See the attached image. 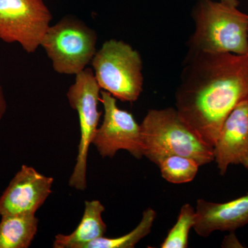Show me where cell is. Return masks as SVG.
I'll use <instances>...</instances> for the list:
<instances>
[{"instance_id": "obj_1", "label": "cell", "mask_w": 248, "mask_h": 248, "mask_svg": "<svg viewBox=\"0 0 248 248\" xmlns=\"http://www.w3.org/2000/svg\"><path fill=\"white\" fill-rule=\"evenodd\" d=\"M248 99V54L188 50L175 93V108L213 147L227 117Z\"/></svg>"}, {"instance_id": "obj_2", "label": "cell", "mask_w": 248, "mask_h": 248, "mask_svg": "<svg viewBox=\"0 0 248 248\" xmlns=\"http://www.w3.org/2000/svg\"><path fill=\"white\" fill-rule=\"evenodd\" d=\"M140 126L143 156L153 164L170 155L192 158L200 166L215 159L213 147L198 136L174 108L150 110Z\"/></svg>"}, {"instance_id": "obj_3", "label": "cell", "mask_w": 248, "mask_h": 248, "mask_svg": "<svg viewBox=\"0 0 248 248\" xmlns=\"http://www.w3.org/2000/svg\"><path fill=\"white\" fill-rule=\"evenodd\" d=\"M192 16L195 31L188 50L248 55V15L220 1L198 0Z\"/></svg>"}, {"instance_id": "obj_4", "label": "cell", "mask_w": 248, "mask_h": 248, "mask_svg": "<svg viewBox=\"0 0 248 248\" xmlns=\"http://www.w3.org/2000/svg\"><path fill=\"white\" fill-rule=\"evenodd\" d=\"M91 63L101 89L122 102L138 100L143 86V63L138 50L123 41L108 40Z\"/></svg>"}, {"instance_id": "obj_5", "label": "cell", "mask_w": 248, "mask_h": 248, "mask_svg": "<svg viewBox=\"0 0 248 248\" xmlns=\"http://www.w3.org/2000/svg\"><path fill=\"white\" fill-rule=\"evenodd\" d=\"M95 31L73 16L50 26L42 39L43 47L59 74L78 75L86 69L97 52Z\"/></svg>"}, {"instance_id": "obj_6", "label": "cell", "mask_w": 248, "mask_h": 248, "mask_svg": "<svg viewBox=\"0 0 248 248\" xmlns=\"http://www.w3.org/2000/svg\"><path fill=\"white\" fill-rule=\"evenodd\" d=\"M101 89L91 68H86L76 75V81L67 92L72 108L78 112L80 140L76 164L69 179V186L84 191L87 187L86 171L89 148L93 143L102 112L98 110Z\"/></svg>"}, {"instance_id": "obj_7", "label": "cell", "mask_w": 248, "mask_h": 248, "mask_svg": "<svg viewBox=\"0 0 248 248\" xmlns=\"http://www.w3.org/2000/svg\"><path fill=\"white\" fill-rule=\"evenodd\" d=\"M52 18L44 0H0V40L35 53Z\"/></svg>"}, {"instance_id": "obj_8", "label": "cell", "mask_w": 248, "mask_h": 248, "mask_svg": "<svg viewBox=\"0 0 248 248\" xmlns=\"http://www.w3.org/2000/svg\"><path fill=\"white\" fill-rule=\"evenodd\" d=\"M104 120L98 127L93 144L102 158H113L120 150L128 151L136 159L143 157L141 126L133 115L117 107L110 93L101 91Z\"/></svg>"}, {"instance_id": "obj_9", "label": "cell", "mask_w": 248, "mask_h": 248, "mask_svg": "<svg viewBox=\"0 0 248 248\" xmlns=\"http://www.w3.org/2000/svg\"><path fill=\"white\" fill-rule=\"evenodd\" d=\"M53 181L23 165L0 197V217L35 215L51 194Z\"/></svg>"}, {"instance_id": "obj_10", "label": "cell", "mask_w": 248, "mask_h": 248, "mask_svg": "<svg viewBox=\"0 0 248 248\" xmlns=\"http://www.w3.org/2000/svg\"><path fill=\"white\" fill-rule=\"evenodd\" d=\"M214 158L222 176L231 165L248 170V99L238 104L222 125L214 146Z\"/></svg>"}, {"instance_id": "obj_11", "label": "cell", "mask_w": 248, "mask_h": 248, "mask_svg": "<svg viewBox=\"0 0 248 248\" xmlns=\"http://www.w3.org/2000/svg\"><path fill=\"white\" fill-rule=\"evenodd\" d=\"M193 229L202 237L215 231L234 232L248 224V193L226 203L197 202Z\"/></svg>"}, {"instance_id": "obj_12", "label": "cell", "mask_w": 248, "mask_h": 248, "mask_svg": "<svg viewBox=\"0 0 248 248\" xmlns=\"http://www.w3.org/2000/svg\"><path fill=\"white\" fill-rule=\"evenodd\" d=\"M105 211L99 201H86L84 215L76 230L69 234H58L54 240V248H84L94 240L104 236L107 227L103 221Z\"/></svg>"}, {"instance_id": "obj_13", "label": "cell", "mask_w": 248, "mask_h": 248, "mask_svg": "<svg viewBox=\"0 0 248 248\" xmlns=\"http://www.w3.org/2000/svg\"><path fill=\"white\" fill-rule=\"evenodd\" d=\"M0 248L30 247L38 230L35 215H9L1 217Z\"/></svg>"}, {"instance_id": "obj_14", "label": "cell", "mask_w": 248, "mask_h": 248, "mask_svg": "<svg viewBox=\"0 0 248 248\" xmlns=\"http://www.w3.org/2000/svg\"><path fill=\"white\" fill-rule=\"evenodd\" d=\"M156 212L148 208L142 214L141 221L138 226L128 234L117 238L102 236L85 246L84 248H133L137 244L151 232Z\"/></svg>"}, {"instance_id": "obj_15", "label": "cell", "mask_w": 248, "mask_h": 248, "mask_svg": "<svg viewBox=\"0 0 248 248\" xmlns=\"http://www.w3.org/2000/svg\"><path fill=\"white\" fill-rule=\"evenodd\" d=\"M157 166L165 180L174 184L192 182L200 167L195 159L180 155L166 156Z\"/></svg>"}, {"instance_id": "obj_16", "label": "cell", "mask_w": 248, "mask_h": 248, "mask_svg": "<svg viewBox=\"0 0 248 248\" xmlns=\"http://www.w3.org/2000/svg\"><path fill=\"white\" fill-rule=\"evenodd\" d=\"M196 222V211L189 203L184 204L181 208L177 221L171 228L166 239L161 245V248H188V237L190 230Z\"/></svg>"}, {"instance_id": "obj_17", "label": "cell", "mask_w": 248, "mask_h": 248, "mask_svg": "<svg viewBox=\"0 0 248 248\" xmlns=\"http://www.w3.org/2000/svg\"><path fill=\"white\" fill-rule=\"evenodd\" d=\"M231 234L225 237L223 242V247L226 248H243V245L240 243L239 239L235 236L234 232H230Z\"/></svg>"}, {"instance_id": "obj_18", "label": "cell", "mask_w": 248, "mask_h": 248, "mask_svg": "<svg viewBox=\"0 0 248 248\" xmlns=\"http://www.w3.org/2000/svg\"><path fill=\"white\" fill-rule=\"evenodd\" d=\"M0 81H1V74H0ZM7 110V103L5 98L4 91L0 85V122L2 120Z\"/></svg>"}, {"instance_id": "obj_19", "label": "cell", "mask_w": 248, "mask_h": 248, "mask_svg": "<svg viewBox=\"0 0 248 248\" xmlns=\"http://www.w3.org/2000/svg\"><path fill=\"white\" fill-rule=\"evenodd\" d=\"M218 1L231 5V6H236V7H238L239 5V1L238 0H218Z\"/></svg>"}]
</instances>
